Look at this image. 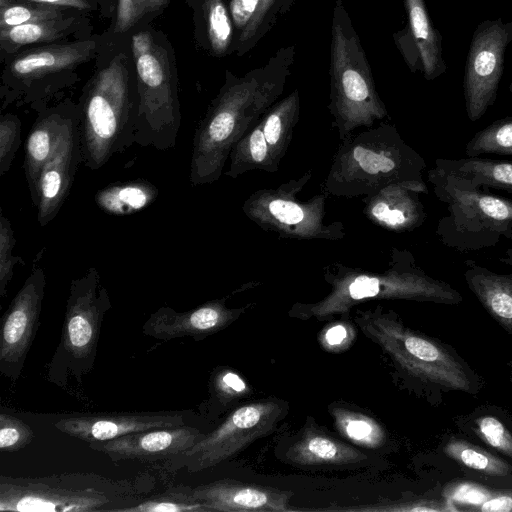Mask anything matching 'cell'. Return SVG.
<instances>
[{
    "mask_svg": "<svg viewBox=\"0 0 512 512\" xmlns=\"http://www.w3.org/2000/svg\"><path fill=\"white\" fill-rule=\"evenodd\" d=\"M46 277L34 267L1 318L0 373L13 382L24 368L39 327Z\"/></svg>",
    "mask_w": 512,
    "mask_h": 512,
    "instance_id": "cell-13",
    "label": "cell"
},
{
    "mask_svg": "<svg viewBox=\"0 0 512 512\" xmlns=\"http://www.w3.org/2000/svg\"><path fill=\"white\" fill-rule=\"evenodd\" d=\"M78 103L66 98L38 111L25 146L24 173L33 206L37 207L38 186L43 167L61 139L64 127Z\"/></svg>",
    "mask_w": 512,
    "mask_h": 512,
    "instance_id": "cell-21",
    "label": "cell"
},
{
    "mask_svg": "<svg viewBox=\"0 0 512 512\" xmlns=\"http://www.w3.org/2000/svg\"><path fill=\"white\" fill-rule=\"evenodd\" d=\"M213 384L216 394L224 398H233L246 391L245 382L230 370L217 373Z\"/></svg>",
    "mask_w": 512,
    "mask_h": 512,
    "instance_id": "cell-46",
    "label": "cell"
},
{
    "mask_svg": "<svg viewBox=\"0 0 512 512\" xmlns=\"http://www.w3.org/2000/svg\"><path fill=\"white\" fill-rule=\"evenodd\" d=\"M299 111L300 95L298 89H295L278 102L260 123L269 154L273 157L275 164L287 147L292 129L298 121Z\"/></svg>",
    "mask_w": 512,
    "mask_h": 512,
    "instance_id": "cell-29",
    "label": "cell"
},
{
    "mask_svg": "<svg viewBox=\"0 0 512 512\" xmlns=\"http://www.w3.org/2000/svg\"><path fill=\"white\" fill-rule=\"evenodd\" d=\"M443 452L458 464L486 475L504 477L512 474L508 462L462 439H448Z\"/></svg>",
    "mask_w": 512,
    "mask_h": 512,
    "instance_id": "cell-32",
    "label": "cell"
},
{
    "mask_svg": "<svg viewBox=\"0 0 512 512\" xmlns=\"http://www.w3.org/2000/svg\"><path fill=\"white\" fill-rule=\"evenodd\" d=\"M107 31V41L78 102L82 164L92 171L135 144L140 107L129 32Z\"/></svg>",
    "mask_w": 512,
    "mask_h": 512,
    "instance_id": "cell-2",
    "label": "cell"
},
{
    "mask_svg": "<svg viewBox=\"0 0 512 512\" xmlns=\"http://www.w3.org/2000/svg\"><path fill=\"white\" fill-rule=\"evenodd\" d=\"M204 435L199 429L184 424L134 432L113 440L91 442L88 446L113 461L155 460L179 456Z\"/></svg>",
    "mask_w": 512,
    "mask_h": 512,
    "instance_id": "cell-18",
    "label": "cell"
},
{
    "mask_svg": "<svg viewBox=\"0 0 512 512\" xmlns=\"http://www.w3.org/2000/svg\"><path fill=\"white\" fill-rule=\"evenodd\" d=\"M242 311L227 308L224 300L209 301L184 312L163 306L149 316L142 326V332L163 341L181 337L200 340L226 328Z\"/></svg>",
    "mask_w": 512,
    "mask_h": 512,
    "instance_id": "cell-19",
    "label": "cell"
},
{
    "mask_svg": "<svg viewBox=\"0 0 512 512\" xmlns=\"http://www.w3.org/2000/svg\"><path fill=\"white\" fill-rule=\"evenodd\" d=\"M508 366L510 367V369L512 371V360L510 362H508Z\"/></svg>",
    "mask_w": 512,
    "mask_h": 512,
    "instance_id": "cell-53",
    "label": "cell"
},
{
    "mask_svg": "<svg viewBox=\"0 0 512 512\" xmlns=\"http://www.w3.org/2000/svg\"><path fill=\"white\" fill-rule=\"evenodd\" d=\"M512 240V238H511ZM498 261L512 267V247ZM464 279L486 312L512 334V272L499 274L472 260L465 261Z\"/></svg>",
    "mask_w": 512,
    "mask_h": 512,
    "instance_id": "cell-23",
    "label": "cell"
},
{
    "mask_svg": "<svg viewBox=\"0 0 512 512\" xmlns=\"http://www.w3.org/2000/svg\"><path fill=\"white\" fill-rule=\"evenodd\" d=\"M248 152L250 156L244 166L243 172L251 168H260L262 165L268 164V156H270V154L261 124L257 125L245 139H240L236 143L230 153V156H236Z\"/></svg>",
    "mask_w": 512,
    "mask_h": 512,
    "instance_id": "cell-40",
    "label": "cell"
},
{
    "mask_svg": "<svg viewBox=\"0 0 512 512\" xmlns=\"http://www.w3.org/2000/svg\"><path fill=\"white\" fill-rule=\"evenodd\" d=\"M338 431L350 441L370 449L383 446L386 433L372 417L343 406L329 408Z\"/></svg>",
    "mask_w": 512,
    "mask_h": 512,
    "instance_id": "cell-30",
    "label": "cell"
},
{
    "mask_svg": "<svg viewBox=\"0 0 512 512\" xmlns=\"http://www.w3.org/2000/svg\"><path fill=\"white\" fill-rule=\"evenodd\" d=\"M425 167L395 127L384 124L339 147L325 186L334 195H368L392 184L423 182Z\"/></svg>",
    "mask_w": 512,
    "mask_h": 512,
    "instance_id": "cell-6",
    "label": "cell"
},
{
    "mask_svg": "<svg viewBox=\"0 0 512 512\" xmlns=\"http://www.w3.org/2000/svg\"><path fill=\"white\" fill-rule=\"evenodd\" d=\"M170 0H147V15L144 21L152 22L169 4Z\"/></svg>",
    "mask_w": 512,
    "mask_h": 512,
    "instance_id": "cell-49",
    "label": "cell"
},
{
    "mask_svg": "<svg viewBox=\"0 0 512 512\" xmlns=\"http://www.w3.org/2000/svg\"><path fill=\"white\" fill-rule=\"evenodd\" d=\"M376 297L447 305H457L463 301L462 295L449 283L432 278L419 268L408 266L388 277L359 275L349 282L338 284L325 299L297 310L295 316L322 320L348 312L359 301Z\"/></svg>",
    "mask_w": 512,
    "mask_h": 512,
    "instance_id": "cell-10",
    "label": "cell"
},
{
    "mask_svg": "<svg viewBox=\"0 0 512 512\" xmlns=\"http://www.w3.org/2000/svg\"><path fill=\"white\" fill-rule=\"evenodd\" d=\"M284 410L283 404L275 400L245 404L179 456L190 472L218 465L270 434L283 418Z\"/></svg>",
    "mask_w": 512,
    "mask_h": 512,
    "instance_id": "cell-11",
    "label": "cell"
},
{
    "mask_svg": "<svg viewBox=\"0 0 512 512\" xmlns=\"http://www.w3.org/2000/svg\"><path fill=\"white\" fill-rule=\"evenodd\" d=\"M435 167L467 180L478 188H494L512 194V162L488 158H437Z\"/></svg>",
    "mask_w": 512,
    "mask_h": 512,
    "instance_id": "cell-27",
    "label": "cell"
},
{
    "mask_svg": "<svg viewBox=\"0 0 512 512\" xmlns=\"http://www.w3.org/2000/svg\"><path fill=\"white\" fill-rule=\"evenodd\" d=\"M147 0H117L115 15L108 30L114 35L129 32L147 15Z\"/></svg>",
    "mask_w": 512,
    "mask_h": 512,
    "instance_id": "cell-41",
    "label": "cell"
},
{
    "mask_svg": "<svg viewBox=\"0 0 512 512\" xmlns=\"http://www.w3.org/2000/svg\"><path fill=\"white\" fill-rule=\"evenodd\" d=\"M129 35L140 97L135 144L159 151L173 149L181 125L174 48L150 21L139 22Z\"/></svg>",
    "mask_w": 512,
    "mask_h": 512,
    "instance_id": "cell-3",
    "label": "cell"
},
{
    "mask_svg": "<svg viewBox=\"0 0 512 512\" xmlns=\"http://www.w3.org/2000/svg\"><path fill=\"white\" fill-rule=\"evenodd\" d=\"M511 41L512 21L503 22L502 18L482 21L472 34L463 78L466 113L472 122L496 101Z\"/></svg>",
    "mask_w": 512,
    "mask_h": 512,
    "instance_id": "cell-12",
    "label": "cell"
},
{
    "mask_svg": "<svg viewBox=\"0 0 512 512\" xmlns=\"http://www.w3.org/2000/svg\"><path fill=\"white\" fill-rule=\"evenodd\" d=\"M355 320L399 368L420 382L444 392L481 390L480 376L451 346L411 329L394 313L358 311Z\"/></svg>",
    "mask_w": 512,
    "mask_h": 512,
    "instance_id": "cell-4",
    "label": "cell"
},
{
    "mask_svg": "<svg viewBox=\"0 0 512 512\" xmlns=\"http://www.w3.org/2000/svg\"><path fill=\"white\" fill-rule=\"evenodd\" d=\"M294 2L295 0H261L256 15L236 39L232 54L242 57L254 49L278 21L291 10Z\"/></svg>",
    "mask_w": 512,
    "mask_h": 512,
    "instance_id": "cell-31",
    "label": "cell"
},
{
    "mask_svg": "<svg viewBox=\"0 0 512 512\" xmlns=\"http://www.w3.org/2000/svg\"><path fill=\"white\" fill-rule=\"evenodd\" d=\"M471 509L483 512H512V491H503L495 495H489L482 502L471 507Z\"/></svg>",
    "mask_w": 512,
    "mask_h": 512,
    "instance_id": "cell-48",
    "label": "cell"
},
{
    "mask_svg": "<svg viewBox=\"0 0 512 512\" xmlns=\"http://www.w3.org/2000/svg\"><path fill=\"white\" fill-rule=\"evenodd\" d=\"M107 7L111 14H113V17L115 15L116 7H117V1L116 0H105Z\"/></svg>",
    "mask_w": 512,
    "mask_h": 512,
    "instance_id": "cell-50",
    "label": "cell"
},
{
    "mask_svg": "<svg viewBox=\"0 0 512 512\" xmlns=\"http://www.w3.org/2000/svg\"><path fill=\"white\" fill-rule=\"evenodd\" d=\"M260 3L261 0H229L228 9L235 28L236 39L252 21Z\"/></svg>",
    "mask_w": 512,
    "mask_h": 512,
    "instance_id": "cell-42",
    "label": "cell"
},
{
    "mask_svg": "<svg viewBox=\"0 0 512 512\" xmlns=\"http://www.w3.org/2000/svg\"><path fill=\"white\" fill-rule=\"evenodd\" d=\"M484 154L512 156V116L493 121L466 144L467 157Z\"/></svg>",
    "mask_w": 512,
    "mask_h": 512,
    "instance_id": "cell-34",
    "label": "cell"
},
{
    "mask_svg": "<svg viewBox=\"0 0 512 512\" xmlns=\"http://www.w3.org/2000/svg\"><path fill=\"white\" fill-rule=\"evenodd\" d=\"M184 424L185 416L179 412H113L65 414L56 421L55 427L70 437L91 443Z\"/></svg>",
    "mask_w": 512,
    "mask_h": 512,
    "instance_id": "cell-16",
    "label": "cell"
},
{
    "mask_svg": "<svg viewBox=\"0 0 512 512\" xmlns=\"http://www.w3.org/2000/svg\"><path fill=\"white\" fill-rule=\"evenodd\" d=\"M269 214L278 222L293 226L304 221V210L297 203L285 199H273L267 205Z\"/></svg>",
    "mask_w": 512,
    "mask_h": 512,
    "instance_id": "cell-43",
    "label": "cell"
},
{
    "mask_svg": "<svg viewBox=\"0 0 512 512\" xmlns=\"http://www.w3.org/2000/svg\"><path fill=\"white\" fill-rule=\"evenodd\" d=\"M21 121L13 113L0 116V176H4L12 165L21 145Z\"/></svg>",
    "mask_w": 512,
    "mask_h": 512,
    "instance_id": "cell-38",
    "label": "cell"
},
{
    "mask_svg": "<svg viewBox=\"0 0 512 512\" xmlns=\"http://www.w3.org/2000/svg\"><path fill=\"white\" fill-rule=\"evenodd\" d=\"M357 510L369 511H394V512H440L455 510L449 507V504L437 500H415L400 504H390L388 506L360 508Z\"/></svg>",
    "mask_w": 512,
    "mask_h": 512,
    "instance_id": "cell-45",
    "label": "cell"
},
{
    "mask_svg": "<svg viewBox=\"0 0 512 512\" xmlns=\"http://www.w3.org/2000/svg\"><path fill=\"white\" fill-rule=\"evenodd\" d=\"M384 189V200H376L370 209L372 217L385 227L409 231L425 221V211L418 194L427 193L424 182L389 185Z\"/></svg>",
    "mask_w": 512,
    "mask_h": 512,
    "instance_id": "cell-26",
    "label": "cell"
},
{
    "mask_svg": "<svg viewBox=\"0 0 512 512\" xmlns=\"http://www.w3.org/2000/svg\"><path fill=\"white\" fill-rule=\"evenodd\" d=\"M471 429L481 441L512 459V433L497 417L479 416L473 420Z\"/></svg>",
    "mask_w": 512,
    "mask_h": 512,
    "instance_id": "cell-36",
    "label": "cell"
},
{
    "mask_svg": "<svg viewBox=\"0 0 512 512\" xmlns=\"http://www.w3.org/2000/svg\"><path fill=\"white\" fill-rule=\"evenodd\" d=\"M16 246L11 222L3 214L0 215V298H4L7 293L8 285L13 277L15 265L24 264L23 258L13 256L12 252Z\"/></svg>",
    "mask_w": 512,
    "mask_h": 512,
    "instance_id": "cell-37",
    "label": "cell"
},
{
    "mask_svg": "<svg viewBox=\"0 0 512 512\" xmlns=\"http://www.w3.org/2000/svg\"><path fill=\"white\" fill-rule=\"evenodd\" d=\"M191 10L197 48L215 58L232 54L236 32L225 0H197Z\"/></svg>",
    "mask_w": 512,
    "mask_h": 512,
    "instance_id": "cell-25",
    "label": "cell"
},
{
    "mask_svg": "<svg viewBox=\"0 0 512 512\" xmlns=\"http://www.w3.org/2000/svg\"><path fill=\"white\" fill-rule=\"evenodd\" d=\"M284 457L302 467L349 465L367 458L360 450L314 427H306Z\"/></svg>",
    "mask_w": 512,
    "mask_h": 512,
    "instance_id": "cell-24",
    "label": "cell"
},
{
    "mask_svg": "<svg viewBox=\"0 0 512 512\" xmlns=\"http://www.w3.org/2000/svg\"><path fill=\"white\" fill-rule=\"evenodd\" d=\"M34 439V432L25 422L10 414H0V450L15 452Z\"/></svg>",
    "mask_w": 512,
    "mask_h": 512,
    "instance_id": "cell-39",
    "label": "cell"
},
{
    "mask_svg": "<svg viewBox=\"0 0 512 512\" xmlns=\"http://www.w3.org/2000/svg\"><path fill=\"white\" fill-rule=\"evenodd\" d=\"M63 8L76 9L86 14L99 11L104 17H111L105 0H29Z\"/></svg>",
    "mask_w": 512,
    "mask_h": 512,
    "instance_id": "cell-47",
    "label": "cell"
},
{
    "mask_svg": "<svg viewBox=\"0 0 512 512\" xmlns=\"http://www.w3.org/2000/svg\"><path fill=\"white\" fill-rule=\"evenodd\" d=\"M78 13L84 12L29 0H0V29Z\"/></svg>",
    "mask_w": 512,
    "mask_h": 512,
    "instance_id": "cell-33",
    "label": "cell"
},
{
    "mask_svg": "<svg viewBox=\"0 0 512 512\" xmlns=\"http://www.w3.org/2000/svg\"><path fill=\"white\" fill-rule=\"evenodd\" d=\"M330 104L335 124L350 131L387 115L359 35L342 0H335L331 22Z\"/></svg>",
    "mask_w": 512,
    "mask_h": 512,
    "instance_id": "cell-8",
    "label": "cell"
},
{
    "mask_svg": "<svg viewBox=\"0 0 512 512\" xmlns=\"http://www.w3.org/2000/svg\"><path fill=\"white\" fill-rule=\"evenodd\" d=\"M508 88H509V92L512 94V79H511V81H510V84H509V87H508Z\"/></svg>",
    "mask_w": 512,
    "mask_h": 512,
    "instance_id": "cell-52",
    "label": "cell"
},
{
    "mask_svg": "<svg viewBox=\"0 0 512 512\" xmlns=\"http://www.w3.org/2000/svg\"><path fill=\"white\" fill-rule=\"evenodd\" d=\"M354 337L353 327L344 323H336L323 330L320 340L326 350L334 352L348 348Z\"/></svg>",
    "mask_w": 512,
    "mask_h": 512,
    "instance_id": "cell-44",
    "label": "cell"
},
{
    "mask_svg": "<svg viewBox=\"0 0 512 512\" xmlns=\"http://www.w3.org/2000/svg\"><path fill=\"white\" fill-rule=\"evenodd\" d=\"M187 5L190 7V9L195 5V3L197 2V0H184Z\"/></svg>",
    "mask_w": 512,
    "mask_h": 512,
    "instance_id": "cell-51",
    "label": "cell"
},
{
    "mask_svg": "<svg viewBox=\"0 0 512 512\" xmlns=\"http://www.w3.org/2000/svg\"><path fill=\"white\" fill-rule=\"evenodd\" d=\"M110 500L95 489H69L30 479L0 478V511L92 512Z\"/></svg>",
    "mask_w": 512,
    "mask_h": 512,
    "instance_id": "cell-14",
    "label": "cell"
},
{
    "mask_svg": "<svg viewBox=\"0 0 512 512\" xmlns=\"http://www.w3.org/2000/svg\"><path fill=\"white\" fill-rule=\"evenodd\" d=\"M108 31L69 41L36 45L2 60L0 100L3 112L10 105H30L35 111L48 106L58 93L78 81V69L94 61Z\"/></svg>",
    "mask_w": 512,
    "mask_h": 512,
    "instance_id": "cell-5",
    "label": "cell"
},
{
    "mask_svg": "<svg viewBox=\"0 0 512 512\" xmlns=\"http://www.w3.org/2000/svg\"><path fill=\"white\" fill-rule=\"evenodd\" d=\"M112 303L101 284L96 267H90L69 286L64 322L58 347L49 365L53 371H69L79 382L95 363L100 330Z\"/></svg>",
    "mask_w": 512,
    "mask_h": 512,
    "instance_id": "cell-9",
    "label": "cell"
},
{
    "mask_svg": "<svg viewBox=\"0 0 512 512\" xmlns=\"http://www.w3.org/2000/svg\"><path fill=\"white\" fill-rule=\"evenodd\" d=\"M158 194V188L149 181L131 180L99 190L95 194V202L107 214L125 216L145 209Z\"/></svg>",
    "mask_w": 512,
    "mask_h": 512,
    "instance_id": "cell-28",
    "label": "cell"
},
{
    "mask_svg": "<svg viewBox=\"0 0 512 512\" xmlns=\"http://www.w3.org/2000/svg\"><path fill=\"white\" fill-rule=\"evenodd\" d=\"M90 15L78 13L0 29V60L31 46L91 36Z\"/></svg>",
    "mask_w": 512,
    "mask_h": 512,
    "instance_id": "cell-22",
    "label": "cell"
},
{
    "mask_svg": "<svg viewBox=\"0 0 512 512\" xmlns=\"http://www.w3.org/2000/svg\"><path fill=\"white\" fill-rule=\"evenodd\" d=\"M428 180L447 208L436 228L444 246L470 253L494 247L502 238H512L511 200L486 193L436 167L429 170Z\"/></svg>",
    "mask_w": 512,
    "mask_h": 512,
    "instance_id": "cell-7",
    "label": "cell"
},
{
    "mask_svg": "<svg viewBox=\"0 0 512 512\" xmlns=\"http://www.w3.org/2000/svg\"><path fill=\"white\" fill-rule=\"evenodd\" d=\"M296 47L279 48L268 61L243 76L225 71L224 83L195 131L189 180L193 186L219 179L246 129L283 93L292 74Z\"/></svg>",
    "mask_w": 512,
    "mask_h": 512,
    "instance_id": "cell-1",
    "label": "cell"
},
{
    "mask_svg": "<svg viewBox=\"0 0 512 512\" xmlns=\"http://www.w3.org/2000/svg\"><path fill=\"white\" fill-rule=\"evenodd\" d=\"M210 511H290L292 493L272 487L233 480H217L191 489Z\"/></svg>",
    "mask_w": 512,
    "mask_h": 512,
    "instance_id": "cell-20",
    "label": "cell"
},
{
    "mask_svg": "<svg viewBox=\"0 0 512 512\" xmlns=\"http://www.w3.org/2000/svg\"><path fill=\"white\" fill-rule=\"evenodd\" d=\"M79 105L64 127L61 139L42 169L38 186L37 220L41 227L50 223L67 199L77 169L83 163L79 135Z\"/></svg>",
    "mask_w": 512,
    "mask_h": 512,
    "instance_id": "cell-15",
    "label": "cell"
},
{
    "mask_svg": "<svg viewBox=\"0 0 512 512\" xmlns=\"http://www.w3.org/2000/svg\"><path fill=\"white\" fill-rule=\"evenodd\" d=\"M107 510L116 512H209L208 508L193 496L191 490L187 492L176 489L166 491L136 505Z\"/></svg>",
    "mask_w": 512,
    "mask_h": 512,
    "instance_id": "cell-35",
    "label": "cell"
},
{
    "mask_svg": "<svg viewBox=\"0 0 512 512\" xmlns=\"http://www.w3.org/2000/svg\"><path fill=\"white\" fill-rule=\"evenodd\" d=\"M406 25L393 34V41L412 73L431 81L447 70L442 35L431 21L425 0H403Z\"/></svg>",
    "mask_w": 512,
    "mask_h": 512,
    "instance_id": "cell-17",
    "label": "cell"
}]
</instances>
